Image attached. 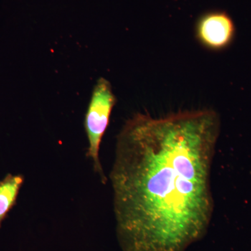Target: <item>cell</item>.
Here are the masks:
<instances>
[{"label":"cell","mask_w":251,"mask_h":251,"mask_svg":"<svg viewBox=\"0 0 251 251\" xmlns=\"http://www.w3.org/2000/svg\"><path fill=\"white\" fill-rule=\"evenodd\" d=\"M220 126L211 109L126 122L109 174L122 251H185L205 235Z\"/></svg>","instance_id":"1"},{"label":"cell","mask_w":251,"mask_h":251,"mask_svg":"<svg viewBox=\"0 0 251 251\" xmlns=\"http://www.w3.org/2000/svg\"><path fill=\"white\" fill-rule=\"evenodd\" d=\"M116 101L110 82L104 77H100L92 92L84 126L89 143L87 157L92 161L94 171L99 175L103 184H106L108 179L100 163L99 151Z\"/></svg>","instance_id":"2"},{"label":"cell","mask_w":251,"mask_h":251,"mask_svg":"<svg viewBox=\"0 0 251 251\" xmlns=\"http://www.w3.org/2000/svg\"><path fill=\"white\" fill-rule=\"evenodd\" d=\"M233 22L223 12H211L200 20L196 28L198 40L207 49L221 50L228 46L233 39Z\"/></svg>","instance_id":"3"},{"label":"cell","mask_w":251,"mask_h":251,"mask_svg":"<svg viewBox=\"0 0 251 251\" xmlns=\"http://www.w3.org/2000/svg\"><path fill=\"white\" fill-rule=\"evenodd\" d=\"M24 181L23 175L11 174L0 181V228L5 218L16 204Z\"/></svg>","instance_id":"4"}]
</instances>
